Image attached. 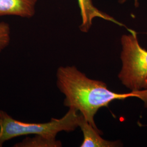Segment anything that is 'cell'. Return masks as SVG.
I'll return each instance as SVG.
<instances>
[{
  "label": "cell",
  "instance_id": "6da1fadb",
  "mask_svg": "<svg viewBox=\"0 0 147 147\" xmlns=\"http://www.w3.org/2000/svg\"><path fill=\"white\" fill-rule=\"evenodd\" d=\"M56 79L57 86L65 96L64 105L79 111L100 134L95 123V115L99 109L107 107L114 100L136 97L141 99L147 108V89L126 93L112 92L104 82L89 79L75 66L59 67Z\"/></svg>",
  "mask_w": 147,
  "mask_h": 147
},
{
  "label": "cell",
  "instance_id": "3957f363",
  "mask_svg": "<svg viewBox=\"0 0 147 147\" xmlns=\"http://www.w3.org/2000/svg\"><path fill=\"white\" fill-rule=\"evenodd\" d=\"M121 37L122 66L118 74L121 84L131 91L147 89V51L140 45L137 32Z\"/></svg>",
  "mask_w": 147,
  "mask_h": 147
},
{
  "label": "cell",
  "instance_id": "277c9868",
  "mask_svg": "<svg viewBox=\"0 0 147 147\" xmlns=\"http://www.w3.org/2000/svg\"><path fill=\"white\" fill-rule=\"evenodd\" d=\"M37 0H0V16L30 19L36 14Z\"/></svg>",
  "mask_w": 147,
  "mask_h": 147
},
{
  "label": "cell",
  "instance_id": "7a4b0ae2",
  "mask_svg": "<svg viewBox=\"0 0 147 147\" xmlns=\"http://www.w3.org/2000/svg\"><path fill=\"white\" fill-rule=\"evenodd\" d=\"M79 116L78 111L69 109L61 118H51L47 123H27L16 120L0 110V147L11 139L22 136L40 135L56 139L59 132H73L79 127Z\"/></svg>",
  "mask_w": 147,
  "mask_h": 147
},
{
  "label": "cell",
  "instance_id": "8992f818",
  "mask_svg": "<svg viewBox=\"0 0 147 147\" xmlns=\"http://www.w3.org/2000/svg\"><path fill=\"white\" fill-rule=\"evenodd\" d=\"M79 126L81 128L84 140L81 147H116L122 146L119 141H109L105 140L100 136L99 132L95 130L81 113H80Z\"/></svg>",
  "mask_w": 147,
  "mask_h": 147
},
{
  "label": "cell",
  "instance_id": "ba28073f",
  "mask_svg": "<svg viewBox=\"0 0 147 147\" xmlns=\"http://www.w3.org/2000/svg\"><path fill=\"white\" fill-rule=\"evenodd\" d=\"M11 27L5 21L0 22V53L8 47L11 42Z\"/></svg>",
  "mask_w": 147,
  "mask_h": 147
},
{
  "label": "cell",
  "instance_id": "52a82bcc",
  "mask_svg": "<svg viewBox=\"0 0 147 147\" xmlns=\"http://www.w3.org/2000/svg\"><path fill=\"white\" fill-rule=\"evenodd\" d=\"M62 146L60 141L49 139L40 135L27 136L21 142L16 143L14 147H60Z\"/></svg>",
  "mask_w": 147,
  "mask_h": 147
},
{
  "label": "cell",
  "instance_id": "9c48e42d",
  "mask_svg": "<svg viewBox=\"0 0 147 147\" xmlns=\"http://www.w3.org/2000/svg\"><path fill=\"white\" fill-rule=\"evenodd\" d=\"M127 0H118V2L121 4H123L124 3H125ZM135 1V6L136 7H138L139 6V3L138 2V0H134Z\"/></svg>",
  "mask_w": 147,
  "mask_h": 147
},
{
  "label": "cell",
  "instance_id": "5b68a950",
  "mask_svg": "<svg viewBox=\"0 0 147 147\" xmlns=\"http://www.w3.org/2000/svg\"><path fill=\"white\" fill-rule=\"evenodd\" d=\"M80 14L82 18V23L79 27L80 30L82 32H88L92 25L93 20L95 18H99L107 21H110L119 26L126 27L123 24L116 20L114 18L99 10L95 7L92 0H78Z\"/></svg>",
  "mask_w": 147,
  "mask_h": 147
}]
</instances>
